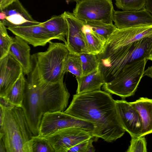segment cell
I'll return each instance as SVG.
<instances>
[{"mask_svg": "<svg viewBox=\"0 0 152 152\" xmlns=\"http://www.w3.org/2000/svg\"><path fill=\"white\" fill-rule=\"evenodd\" d=\"M64 112L92 123L96 127L92 133L95 140L101 138L111 142L121 137L126 132L118 117L115 100L104 91L74 95Z\"/></svg>", "mask_w": 152, "mask_h": 152, "instance_id": "obj_1", "label": "cell"}, {"mask_svg": "<svg viewBox=\"0 0 152 152\" xmlns=\"http://www.w3.org/2000/svg\"><path fill=\"white\" fill-rule=\"evenodd\" d=\"M152 43V37H144L126 45L107 39L102 50L97 55L98 69L105 83L115 78L126 65L145 58Z\"/></svg>", "mask_w": 152, "mask_h": 152, "instance_id": "obj_2", "label": "cell"}, {"mask_svg": "<svg viewBox=\"0 0 152 152\" xmlns=\"http://www.w3.org/2000/svg\"><path fill=\"white\" fill-rule=\"evenodd\" d=\"M47 50L31 55V70L27 83L40 86L53 83L64 77L65 60L69 52L65 44L51 41Z\"/></svg>", "mask_w": 152, "mask_h": 152, "instance_id": "obj_3", "label": "cell"}, {"mask_svg": "<svg viewBox=\"0 0 152 152\" xmlns=\"http://www.w3.org/2000/svg\"><path fill=\"white\" fill-rule=\"evenodd\" d=\"M2 107L4 118L0 135H3L0 137L3 139L6 152H29L28 142L34 135L22 107Z\"/></svg>", "mask_w": 152, "mask_h": 152, "instance_id": "obj_4", "label": "cell"}, {"mask_svg": "<svg viewBox=\"0 0 152 152\" xmlns=\"http://www.w3.org/2000/svg\"><path fill=\"white\" fill-rule=\"evenodd\" d=\"M147 61L144 58L126 65L115 78L104 84L102 90L118 96L122 99L133 95L144 76Z\"/></svg>", "mask_w": 152, "mask_h": 152, "instance_id": "obj_5", "label": "cell"}, {"mask_svg": "<svg viewBox=\"0 0 152 152\" xmlns=\"http://www.w3.org/2000/svg\"><path fill=\"white\" fill-rule=\"evenodd\" d=\"M77 127L93 133L96 127L92 122L72 116L64 112L45 113L42 117L38 136H46L64 129Z\"/></svg>", "mask_w": 152, "mask_h": 152, "instance_id": "obj_6", "label": "cell"}, {"mask_svg": "<svg viewBox=\"0 0 152 152\" xmlns=\"http://www.w3.org/2000/svg\"><path fill=\"white\" fill-rule=\"evenodd\" d=\"M62 77L56 83L38 86L40 110L46 113L64 112L68 104L70 94Z\"/></svg>", "mask_w": 152, "mask_h": 152, "instance_id": "obj_7", "label": "cell"}, {"mask_svg": "<svg viewBox=\"0 0 152 152\" xmlns=\"http://www.w3.org/2000/svg\"><path fill=\"white\" fill-rule=\"evenodd\" d=\"M114 10L112 0H81L76 2L74 15L85 22L113 23Z\"/></svg>", "mask_w": 152, "mask_h": 152, "instance_id": "obj_8", "label": "cell"}, {"mask_svg": "<svg viewBox=\"0 0 152 152\" xmlns=\"http://www.w3.org/2000/svg\"><path fill=\"white\" fill-rule=\"evenodd\" d=\"M42 137L49 142L55 152H67L77 144L93 137L90 131L79 128L70 127Z\"/></svg>", "mask_w": 152, "mask_h": 152, "instance_id": "obj_9", "label": "cell"}, {"mask_svg": "<svg viewBox=\"0 0 152 152\" xmlns=\"http://www.w3.org/2000/svg\"><path fill=\"white\" fill-rule=\"evenodd\" d=\"M21 107L32 133L38 136L43 115L40 110L38 86L31 85L27 82Z\"/></svg>", "mask_w": 152, "mask_h": 152, "instance_id": "obj_10", "label": "cell"}, {"mask_svg": "<svg viewBox=\"0 0 152 152\" xmlns=\"http://www.w3.org/2000/svg\"><path fill=\"white\" fill-rule=\"evenodd\" d=\"M68 26L66 41L64 43L69 54L79 56L87 52L86 42L82 28L85 22L77 18L69 12L63 13Z\"/></svg>", "mask_w": 152, "mask_h": 152, "instance_id": "obj_11", "label": "cell"}, {"mask_svg": "<svg viewBox=\"0 0 152 152\" xmlns=\"http://www.w3.org/2000/svg\"><path fill=\"white\" fill-rule=\"evenodd\" d=\"M115 103L118 117L125 131L131 137L140 136L142 131V122L137 111L125 99L115 100Z\"/></svg>", "mask_w": 152, "mask_h": 152, "instance_id": "obj_12", "label": "cell"}, {"mask_svg": "<svg viewBox=\"0 0 152 152\" xmlns=\"http://www.w3.org/2000/svg\"><path fill=\"white\" fill-rule=\"evenodd\" d=\"M15 36L19 37L34 47L44 46L55 39L53 34L39 23L25 26L7 27Z\"/></svg>", "mask_w": 152, "mask_h": 152, "instance_id": "obj_13", "label": "cell"}, {"mask_svg": "<svg viewBox=\"0 0 152 152\" xmlns=\"http://www.w3.org/2000/svg\"><path fill=\"white\" fill-rule=\"evenodd\" d=\"M0 19L5 26L11 27L37 24L19 0L0 10Z\"/></svg>", "mask_w": 152, "mask_h": 152, "instance_id": "obj_14", "label": "cell"}, {"mask_svg": "<svg viewBox=\"0 0 152 152\" xmlns=\"http://www.w3.org/2000/svg\"><path fill=\"white\" fill-rule=\"evenodd\" d=\"M23 72L21 65L10 54L0 59V96L5 95Z\"/></svg>", "mask_w": 152, "mask_h": 152, "instance_id": "obj_15", "label": "cell"}, {"mask_svg": "<svg viewBox=\"0 0 152 152\" xmlns=\"http://www.w3.org/2000/svg\"><path fill=\"white\" fill-rule=\"evenodd\" d=\"M114 25L118 28L152 25V15L146 10L115 11L113 13Z\"/></svg>", "mask_w": 152, "mask_h": 152, "instance_id": "obj_16", "label": "cell"}, {"mask_svg": "<svg viewBox=\"0 0 152 152\" xmlns=\"http://www.w3.org/2000/svg\"><path fill=\"white\" fill-rule=\"evenodd\" d=\"M30 50V47L26 42L15 36L9 52V54L21 65L24 74L27 75L31 68Z\"/></svg>", "mask_w": 152, "mask_h": 152, "instance_id": "obj_17", "label": "cell"}, {"mask_svg": "<svg viewBox=\"0 0 152 152\" xmlns=\"http://www.w3.org/2000/svg\"><path fill=\"white\" fill-rule=\"evenodd\" d=\"M129 103L137 111L142 119V129L140 136L152 134V99L142 97Z\"/></svg>", "mask_w": 152, "mask_h": 152, "instance_id": "obj_18", "label": "cell"}, {"mask_svg": "<svg viewBox=\"0 0 152 152\" xmlns=\"http://www.w3.org/2000/svg\"><path fill=\"white\" fill-rule=\"evenodd\" d=\"M75 78L77 83L76 94L101 90L105 83L98 68L87 75Z\"/></svg>", "mask_w": 152, "mask_h": 152, "instance_id": "obj_19", "label": "cell"}, {"mask_svg": "<svg viewBox=\"0 0 152 152\" xmlns=\"http://www.w3.org/2000/svg\"><path fill=\"white\" fill-rule=\"evenodd\" d=\"M42 23L43 26L53 34L55 39L65 42L68 26L63 13L53 16Z\"/></svg>", "mask_w": 152, "mask_h": 152, "instance_id": "obj_20", "label": "cell"}, {"mask_svg": "<svg viewBox=\"0 0 152 152\" xmlns=\"http://www.w3.org/2000/svg\"><path fill=\"white\" fill-rule=\"evenodd\" d=\"M26 83V80L23 72L5 95L2 97L15 106L22 107Z\"/></svg>", "mask_w": 152, "mask_h": 152, "instance_id": "obj_21", "label": "cell"}, {"mask_svg": "<svg viewBox=\"0 0 152 152\" xmlns=\"http://www.w3.org/2000/svg\"><path fill=\"white\" fill-rule=\"evenodd\" d=\"M86 42L87 53L95 55L99 54L103 48L105 42L92 31L91 27L85 24L82 28Z\"/></svg>", "mask_w": 152, "mask_h": 152, "instance_id": "obj_22", "label": "cell"}, {"mask_svg": "<svg viewBox=\"0 0 152 152\" xmlns=\"http://www.w3.org/2000/svg\"><path fill=\"white\" fill-rule=\"evenodd\" d=\"M85 23L90 26L93 31L105 43L117 28L113 23L97 21H86Z\"/></svg>", "mask_w": 152, "mask_h": 152, "instance_id": "obj_23", "label": "cell"}, {"mask_svg": "<svg viewBox=\"0 0 152 152\" xmlns=\"http://www.w3.org/2000/svg\"><path fill=\"white\" fill-rule=\"evenodd\" d=\"M28 144L29 152H55L49 142L42 137L33 136Z\"/></svg>", "mask_w": 152, "mask_h": 152, "instance_id": "obj_24", "label": "cell"}, {"mask_svg": "<svg viewBox=\"0 0 152 152\" xmlns=\"http://www.w3.org/2000/svg\"><path fill=\"white\" fill-rule=\"evenodd\" d=\"M69 72L75 76V77L83 75L81 62L79 56L69 54L64 64V73Z\"/></svg>", "mask_w": 152, "mask_h": 152, "instance_id": "obj_25", "label": "cell"}, {"mask_svg": "<svg viewBox=\"0 0 152 152\" xmlns=\"http://www.w3.org/2000/svg\"><path fill=\"white\" fill-rule=\"evenodd\" d=\"M79 56L82 66V76L87 75L98 68L99 64L97 55L83 53Z\"/></svg>", "mask_w": 152, "mask_h": 152, "instance_id": "obj_26", "label": "cell"}, {"mask_svg": "<svg viewBox=\"0 0 152 152\" xmlns=\"http://www.w3.org/2000/svg\"><path fill=\"white\" fill-rule=\"evenodd\" d=\"M7 29L0 21V59L9 54L10 48L14 42V38L8 35Z\"/></svg>", "mask_w": 152, "mask_h": 152, "instance_id": "obj_27", "label": "cell"}, {"mask_svg": "<svg viewBox=\"0 0 152 152\" xmlns=\"http://www.w3.org/2000/svg\"><path fill=\"white\" fill-rule=\"evenodd\" d=\"M117 8L123 11L139 10L145 8L146 0H115Z\"/></svg>", "mask_w": 152, "mask_h": 152, "instance_id": "obj_28", "label": "cell"}, {"mask_svg": "<svg viewBox=\"0 0 152 152\" xmlns=\"http://www.w3.org/2000/svg\"><path fill=\"white\" fill-rule=\"evenodd\" d=\"M147 142L145 136L131 137L126 152H146Z\"/></svg>", "mask_w": 152, "mask_h": 152, "instance_id": "obj_29", "label": "cell"}, {"mask_svg": "<svg viewBox=\"0 0 152 152\" xmlns=\"http://www.w3.org/2000/svg\"><path fill=\"white\" fill-rule=\"evenodd\" d=\"M95 140L94 137L84 140L70 148L67 152H94L95 149L93 143Z\"/></svg>", "mask_w": 152, "mask_h": 152, "instance_id": "obj_30", "label": "cell"}, {"mask_svg": "<svg viewBox=\"0 0 152 152\" xmlns=\"http://www.w3.org/2000/svg\"><path fill=\"white\" fill-rule=\"evenodd\" d=\"M0 106L8 109L12 108L15 106L9 102L4 98L1 96H0Z\"/></svg>", "mask_w": 152, "mask_h": 152, "instance_id": "obj_31", "label": "cell"}, {"mask_svg": "<svg viewBox=\"0 0 152 152\" xmlns=\"http://www.w3.org/2000/svg\"><path fill=\"white\" fill-rule=\"evenodd\" d=\"M16 0H0V10H2Z\"/></svg>", "mask_w": 152, "mask_h": 152, "instance_id": "obj_32", "label": "cell"}, {"mask_svg": "<svg viewBox=\"0 0 152 152\" xmlns=\"http://www.w3.org/2000/svg\"><path fill=\"white\" fill-rule=\"evenodd\" d=\"M145 8L152 15V0H146Z\"/></svg>", "mask_w": 152, "mask_h": 152, "instance_id": "obj_33", "label": "cell"}, {"mask_svg": "<svg viewBox=\"0 0 152 152\" xmlns=\"http://www.w3.org/2000/svg\"><path fill=\"white\" fill-rule=\"evenodd\" d=\"M145 58L147 60H150L152 61V43L146 53Z\"/></svg>", "mask_w": 152, "mask_h": 152, "instance_id": "obj_34", "label": "cell"}, {"mask_svg": "<svg viewBox=\"0 0 152 152\" xmlns=\"http://www.w3.org/2000/svg\"><path fill=\"white\" fill-rule=\"evenodd\" d=\"M144 76H146L152 78V65L148 66L145 70Z\"/></svg>", "mask_w": 152, "mask_h": 152, "instance_id": "obj_35", "label": "cell"}, {"mask_svg": "<svg viewBox=\"0 0 152 152\" xmlns=\"http://www.w3.org/2000/svg\"><path fill=\"white\" fill-rule=\"evenodd\" d=\"M6 152L5 144L2 137H0V152Z\"/></svg>", "mask_w": 152, "mask_h": 152, "instance_id": "obj_36", "label": "cell"}, {"mask_svg": "<svg viewBox=\"0 0 152 152\" xmlns=\"http://www.w3.org/2000/svg\"><path fill=\"white\" fill-rule=\"evenodd\" d=\"M73 0V1H76V2H78V1H80L81 0Z\"/></svg>", "mask_w": 152, "mask_h": 152, "instance_id": "obj_37", "label": "cell"}]
</instances>
